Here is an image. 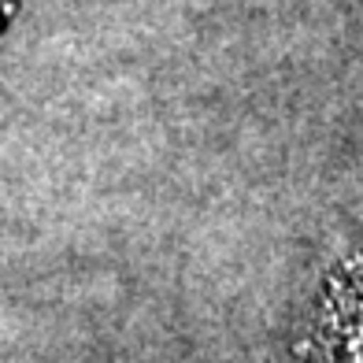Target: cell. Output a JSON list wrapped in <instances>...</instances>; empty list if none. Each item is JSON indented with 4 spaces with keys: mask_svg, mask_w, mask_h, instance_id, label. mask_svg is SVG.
Listing matches in <instances>:
<instances>
[{
    "mask_svg": "<svg viewBox=\"0 0 363 363\" xmlns=\"http://www.w3.org/2000/svg\"><path fill=\"white\" fill-rule=\"evenodd\" d=\"M293 363H363V263L349 259L326 278Z\"/></svg>",
    "mask_w": 363,
    "mask_h": 363,
    "instance_id": "1",
    "label": "cell"
}]
</instances>
